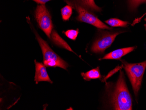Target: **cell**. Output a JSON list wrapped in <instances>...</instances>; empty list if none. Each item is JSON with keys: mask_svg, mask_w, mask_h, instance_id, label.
Here are the masks:
<instances>
[{"mask_svg": "<svg viewBox=\"0 0 146 110\" xmlns=\"http://www.w3.org/2000/svg\"><path fill=\"white\" fill-rule=\"evenodd\" d=\"M111 103L115 110H132V97L125 83L124 75L121 71L111 95Z\"/></svg>", "mask_w": 146, "mask_h": 110, "instance_id": "1", "label": "cell"}, {"mask_svg": "<svg viewBox=\"0 0 146 110\" xmlns=\"http://www.w3.org/2000/svg\"><path fill=\"white\" fill-rule=\"evenodd\" d=\"M122 62L130 80L137 101L146 69V61L138 63H129L125 61H122Z\"/></svg>", "mask_w": 146, "mask_h": 110, "instance_id": "2", "label": "cell"}, {"mask_svg": "<svg viewBox=\"0 0 146 110\" xmlns=\"http://www.w3.org/2000/svg\"><path fill=\"white\" fill-rule=\"evenodd\" d=\"M35 34L42 51L44 65L47 67H59L67 69L68 66V63L55 53L46 42L43 40L35 31Z\"/></svg>", "mask_w": 146, "mask_h": 110, "instance_id": "3", "label": "cell"}, {"mask_svg": "<svg viewBox=\"0 0 146 110\" xmlns=\"http://www.w3.org/2000/svg\"><path fill=\"white\" fill-rule=\"evenodd\" d=\"M35 17L40 28L50 38L53 25L50 15L45 5H38L35 11Z\"/></svg>", "mask_w": 146, "mask_h": 110, "instance_id": "4", "label": "cell"}, {"mask_svg": "<svg viewBox=\"0 0 146 110\" xmlns=\"http://www.w3.org/2000/svg\"><path fill=\"white\" fill-rule=\"evenodd\" d=\"M74 5L78 13V15L76 19L78 21L89 24L98 28L109 30L111 29V28L102 23L97 17L88 11L81 5L76 3H74Z\"/></svg>", "mask_w": 146, "mask_h": 110, "instance_id": "5", "label": "cell"}, {"mask_svg": "<svg viewBox=\"0 0 146 110\" xmlns=\"http://www.w3.org/2000/svg\"><path fill=\"white\" fill-rule=\"evenodd\" d=\"M122 33V32H117L104 34L94 42L91 51L95 53H104L105 50L110 47L113 42L116 36Z\"/></svg>", "mask_w": 146, "mask_h": 110, "instance_id": "6", "label": "cell"}, {"mask_svg": "<svg viewBox=\"0 0 146 110\" xmlns=\"http://www.w3.org/2000/svg\"><path fill=\"white\" fill-rule=\"evenodd\" d=\"M35 63L36 65V73L34 80L36 83L38 84V82L42 81H46L51 83H52V81L50 79L44 64L37 62L36 60H35Z\"/></svg>", "mask_w": 146, "mask_h": 110, "instance_id": "7", "label": "cell"}, {"mask_svg": "<svg viewBox=\"0 0 146 110\" xmlns=\"http://www.w3.org/2000/svg\"><path fill=\"white\" fill-rule=\"evenodd\" d=\"M136 48L137 47H131L117 49L106 55L103 58L101 59V60L119 59L122 57L134 51Z\"/></svg>", "mask_w": 146, "mask_h": 110, "instance_id": "8", "label": "cell"}, {"mask_svg": "<svg viewBox=\"0 0 146 110\" xmlns=\"http://www.w3.org/2000/svg\"><path fill=\"white\" fill-rule=\"evenodd\" d=\"M50 39H51L52 42L57 45L58 46L62 48H64L68 51H73L69 45L60 36H59V34L57 33V32L54 29H52V31L51 34L50 38Z\"/></svg>", "mask_w": 146, "mask_h": 110, "instance_id": "9", "label": "cell"}, {"mask_svg": "<svg viewBox=\"0 0 146 110\" xmlns=\"http://www.w3.org/2000/svg\"><path fill=\"white\" fill-rule=\"evenodd\" d=\"M81 75L82 76L83 78L86 81H90L91 79H101L102 78L99 67L91 70L87 73H82Z\"/></svg>", "mask_w": 146, "mask_h": 110, "instance_id": "10", "label": "cell"}, {"mask_svg": "<svg viewBox=\"0 0 146 110\" xmlns=\"http://www.w3.org/2000/svg\"><path fill=\"white\" fill-rule=\"evenodd\" d=\"M84 8L95 11H101L102 9L96 5L94 0H77Z\"/></svg>", "mask_w": 146, "mask_h": 110, "instance_id": "11", "label": "cell"}, {"mask_svg": "<svg viewBox=\"0 0 146 110\" xmlns=\"http://www.w3.org/2000/svg\"><path fill=\"white\" fill-rule=\"evenodd\" d=\"M106 23L112 27H126L129 23L127 21H123L116 18H112L106 20Z\"/></svg>", "mask_w": 146, "mask_h": 110, "instance_id": "12", "label": "cell"}, {"mask_svg": "<svg viewBox=\"0 0 146 110\" xmlns=\"http://www.w3.org/2000/svg\"><path fill=\"white\" fill-rule=\"evenodd\" d=\"M72 8L70 5H67L61 9V15L63 20L68 21L72 15Z\"/></svg>", "mask_w": 146, "mask_h": 110, "instance_id": "13", "label": "cell"}, {"mask_svg": "<svg viewBox=\"0 0 146 110\" xmlns=\"http://www.w3.org/2000/svg\"><path fill=\"white\" fill-rule=\"evenodd\" d=\"M78 33V29H77V30L70 29V30H68V31L65 32V34L66 36L73 41H75L76 40Z\"/></svg>", "mask_w": 146, "mask_h": 110, "instance_id": "14", "label": "cell"}, {"mask_svg": "<svg viewBox=\"0 0 146 110\" xmlns=\"http://www.w3.org/2000/svg\"><path fill=\"white\" fill-rule=\"evenodd\" d=\"M146 2V0H129V8L132 10L137 9L140 4Z\"/></svg>", "mask_w": 146, "mask_h": 110, "instance_id": "15", "label": "cell"}, {"mask_svg": "<svg viewBox=\"0 0 146 110\" xmlns=\"http://www.w3.org/2000/svg\"><path fill=\"white\" fill-rule=\"evenodd\" d=\"M120 69V67H117L115 68V69L111 71V72H110L109 73V74L107 75V76L106 77V78H105V79H107L109 78V77H110L113 74L115 73H116V72L119 70V69Z\"/></svg>", "mask_w": 146, "mask_h": 110, "instance_id": "16", "label": "cell"}, {"mask_svg": "<svg viewBox=\"0 0 146 110\" xmlns=\"http://www.w3.org/2000/svg\"><path fill=\"white\" fill-rule=\"evenodd\" d=\"M33 1H34L38 4L44 5L45 3L50 1L51 0H33Z\"/></svg>", "mask_w": 146, "mask_h": 110, "instance_id": "17", "label": "cell"}]
</instances>
